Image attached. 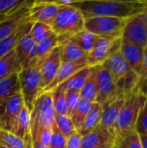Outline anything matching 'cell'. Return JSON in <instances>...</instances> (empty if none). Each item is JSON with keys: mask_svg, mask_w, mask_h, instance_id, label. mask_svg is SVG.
<instances>
[{"mask_svg": "<svg viewBox=\"0 0 147 148\" xmlns=\"http://www.w3.org/2000/svg\"><path fill=\"white\" fill-rule=\"evenodd\" d=\"M61 60L62 62H75L87 64L88 54L84 52L79 46L71 41H65L61 44Z\"/></svg>", "mask_w": 147, "mask_h": 148, "instance_id": "21", "label": "cell"}, {"mask_svg": "<svg viewBox=\"0 0 147 148\" xmlns=\"http://www.w3.org/2000/svg\"><path fill=\"white\" fill-rule=\"evenodd\" d=\"M51 32L52 30L49 25L36 22V23H32L29 34L32 37V39L37 43L40 41H42L43 38L48 36Z\"/></svg>", "mask_w": 147, "mask_h": 148, "instance_id": "35", "label": "cell"}, {"mask_svg": "<svg viewBox=\"0 0 147 148\" xmlns=\"http://www.w3.org/2000/svg\"><path fill=\"white\" fill-rule=\"evenodd\" d=\"M31 148H49V147H47V146H44L43 144H42V143H40L39 141H34L33 143H32V147Z\"/></svg>", "mask_w": 147, "mask_h": 148, "instance_id": "44", "label": "cell"}, {"mask_svg": "<svg viewBox=\"0 0 147 148\" xmlns=\"http://www.w3.org/2000/svg\"><path fill=\"white\" fill-rule=\"evenodd\" d=\"M145 13H146V17H147V1H146V9H145V11H144Z\"/></svg>", "mask_w": 147, "mask_h": 148, "instance_id": "46", "label": "cell"}, {"mask_svg": "<svg viewBox=\"0 0 147 148\" xmlns=\"http://www.w3.org/2000/svg\"><path fill=\"white\" fill-rule=\"evenodd\" d=\"M146 1L141 0H74L70 6L78 9L84 18L110 16L129 19L143 13Z\"/></svg>", "mask_w": 147, "mask_h": 148, "instance_id": "1", "label": "cell"}, {"mask_svg": "<svg viewBox=\"0 0 147 148\" xmlns=\"http://www.w3.org/2000/svg\"><path fill=\"white\" fill-rule=\"evenodd\" d=\"M60 45L59 37L52 31L48 36L36 43V61L37 63L43 60L54 49Z\"/></svg>", "mask_w": 147, "mask_h": 148, "instance_id": "28", "label": "cell"}, {"mask_svg": "<svg viewBox=\"0 0 147 148\" xmlns=\"http://www.w3.org/2000/svg\"><path fill=\"white\" fill-rule=\"evenodd\" d=\"M121 39L143 49L147 46V17L145 12L126 20Z\"/></svg>", "mask_w": 147, "mask_h": 148, "instance_id": "9", "label": "cell"}, {"mask_svg": "<svg viewBox=\"0 0 147 148\" xmlns=\"http://www.w3.org/2000/svg\"><path fill=\"white\" fill-rule=\"evenodd\" d=\"M0 127H2V124H1V121H0ZM3 128V127H2Z\"/></svg>", "mask_w": 147, "mask_h": 148, "instance_id": "48", "label": "cell"}, {"mask_svg": "<svg viewBox=\"0 0 147 148\" xmlns=\"http://www.w3.org/2000/svg\"><path fill=\"white\" fill-rule=\"evenodd\" d=\"M136 133L139 135H147V98L137 119Z\"/></svg>", "mask_w": 147, "mask_h": 148, "instance_id": "37", "label": "cell"}, {"mask_svg": "<svg viewBox=\"0 0 147 148\" xmlns=\"http://www.w3.org/2000/svg\"><path fill=\"white\" fill-rule=\"evenodd\" d=\"M19 73H14L0 81V114L8 100L19 91Z\"/></svg>", "mask_w": 147, "mask_h": 148, "instance_id": "24", "label": "cell"}, {"mask_svg": "<svg viewBox=\"0 0 147 148\" xmlns=\"http://www.w3.org/2000/svg\"><path fill=\"white\" fill-rule=\"evenodd\" d=\"M52 93L53 105L55 114L68 115V107L66 101V92L61 89H55Z\"/></svg>", "mask_w": 147, "mask_h": 148, "instance_id": "34", "label": "cell"}, {"mask_svg": "<svg viewBox=\"0 0 147 148\" xmlns=\"http://www.w3.org/2000/svg\"><path fill=\"white\" fill-rule=\"evenodd\" d=\"M29 33L22 37L15 49L22 69L37 63L36 42L32 39Z\"/></svg>", "mask_w": 147, "mask_h": 148, "instance_id": "15", "label": "cell"}, {"mask_svg": "<svg viewBox=\"0 0 147 148\" xmlns=\"http://www.w3.org/2000/svg\"><path fill=\"white\" fill-rule=\"evenodd\" d=\"M55 115L52 93H42L37 97L31 112V143L36 140L42 130L53 127Z\"/></svg>", "mask_w": 147, "mask_h": 148, "instance_id": "5", "label": "cell"}, {"mask_svg": "<svg viewBox=\"0 0 147 148\" xmlns=\"http://www.w3.org/2000/svg\"><path fill=\"white\" fill-rule=\"evenodd\" d=\"M125 95H119L102 105V113L100 125L108 130L113 131L114 125L126 101ZM114 132V131H113Z\"/></svg>", "mask_w": 147, "mask_h": 148, "instance_id": "16", "label": "cell"}, {"mask_svg": "<svg viewBox=\"0 0 147 148\" xmlns=\"http://www.w3.org/2000/svg\"><path fill=\"white\" fill-rule=\"evenodd\" d=\"M49 26L59 37L61 45L69 37L85 29V18L78 9L73 6H64Z\"/></svg>", "mask_w": 147, "mask_h": 148, "instance_id": "4", "label": "cell"}, {"mask_svg": "<svg viewBox=\"0 0 147 148\" xmlns=\"http://www.w3.org/2000/svg\"><path fill=\"white\" fill-rule=\"evenodd\" d=\"M31 25L32 23L27 21L23 23L12 35L0 41V58L3 57L4 56H6L10 51L16 49L22 37L29 32Z\"/></svg>", "mask_w": 147, "mask_h": 148, "instance_id": "22", "label": "cell"}, {"mask_svg": "<svg viewBox=\"0 0 147 148\" xmlns=\"http://www.w3.org/2000/svg\"><path fill=\"white\" fill-rule=\"evenodd\" d=\"M29 3L17 12L9 16L5 20L0 23V41L12 35L23 23L28 21V6Z\"/></svg>", "mask_w": 147, "mask_h": 148, "instance_id": "17", "label": "cell"}, {"mask_svg": "<svg viewBox=\"0 0 147 148\" xmlns=\"http://www.w3.org/2000/svg\"><path fill=\"white\" fill-rule=\"evenodd\" d=\"M121 37H102L99 36L93 49L87 56V63L89 67L101 65L112 55L120 51Z\"/></svg>", "mask_w": 147, "mask_h": 148, "instance_id": "8", "label": "cell"}, {"mask_svg": "<svg viewBox=\"0 0 147 148\" xmlns=\"http://www.w3.org/2000/svg\"><path fill=\"white\" fill-rule=\"evenodd\" d=\"M13 133L24 140L28 148H31V113L25 106L18 114Z\"/></svg>", "mask_w": 147, "mask_h": 148, "instance_id": "18", "label": "cell"}, {"mask_svg": "<svg viewBox=\"0 0 147 148\" xmlns=\"http://www.w3.org/2000/svg\"><path fill=\"white\" fill-rule=\"evenodd\" d=\"M0 148H9V147H7L3 146V145H2V144H0Z\"/></svg>", "mask_w": 147, "mask_h": 148, "instance_id": "47", "label": "cell"}, {"mask_svg": "<svg viewBox=\"0 0 147 148\" xmlns=\"http://www.w3.org/2000/svg\"><path fill=\"white\" fill-rule=\"evenodd\" d=\"M23 107L24 103L22 95L20 91H17L8 100L0 114L2 127L13 133L16 119Z\"/></svg>", "mask_w": 147, "mask_h": 148, "instance_id": "14", "label": "cell"}, {"mask_svg": "<svg viewBox=\"0 0 147 148\" xmlns=\"http://www.w3.org/2000/svg\"><path fill=\"white\" fill-rule=\"evenodd\" d=\"M146 98V96L135 91L126 97L125 103L113 127L115 140L136 132L137 119Z\"/></svg>", "mask_w": 147, "mask_h": 148, "instance_id": "3", "label": "cell"}, {"mask_svg": "<svg viewBox=\"0 0 147 148\" xmlns=\"http://www.w3.org/2000/svg\"><path fill=\"white\" fill-rule=\"evenodd\" d=\"M120 51L129 67L140 75L143 62V48L122 40Z\"/></svg>", "mask_w": 147, "mask_h": 148, "instance_id": "19", "label": "cell"}, {"mask_svg": "<svg viewBox=\"0 0 147 148\" xmlns=\"http://www.w3.org/2000/svg\"><path fill=\"white\" fill-rule=\"evenodd\" d=\"M114 147L117 148H143L139 135L136 132H133L120 140H115Z\"/></svg>", "mask_w": 147, "mask_h": 148, "instance_id": "36", "label": "cell"}, {"mask_svg": "<svg viewBox=\"0 0 147 148\" xmlns=\"http://www.w3.org/2000/svg\"><path fill=\"white\" fill-rule=\"evenodd\" d=\"M19 91L22 95L24 106L30 111L33 110L35 102L41 93V73L39 64L36 63L21 69L18 74Z\"/></svg>", "mask_w": 147, "mask_h": 148, "instance_id": "6", "label": "cell"}, {"mask_svg": "<svg viewBox=\"0 0 147 148\" xmlns=\"http://www.w3.org/2000/svg\"><path fill=\"white\" fill-rule=\"evenodd\" d=\"M8 16H0V23H1L2 21L5 20Z\"/></svg>", "mask_w": 147, "mask_h": 148, "instance_id": "45", "label": "cell"}, {"mask_svg": "<svg viewBox=\"0 0 147 148\" xmlns=\"http://www.w3.org/2000/svg\"><path fill=\"white\" fill-rule=\"evenodd\" d=\"M87 66H88L87 64H83V63L62 62L55 78L53 79L51 83L41 92V94L44 93V92H53L57 87H59L61 84L65 82L75 73H76L78 70H80Z\"/></svg>", "mask_w": 147, "mask_h": 148, "instance_id": "20", "label": "cell"}, {"mask_svg": "<svg viewBox=\"0 0 147 148\" xmlns=\"http://www.w3.org/2000/svg\"><path fill=\"white\" fill-rule=\"evenodd\" d=\"M52 134H53V127L46 128V129L42 130L38 134L36 140L39 141L40 143L43 144L44 146L49 147V143H50V140H51V138H52Z\"/></svg>", "mask_w": 147, "mask_h": 148, "instance_id": "40", "label": "cell"}, {"mask_svg": "<svg viewBox=\"0 0 147 148\" xmlns=\"http://www.w3.org/2000/svg\"><path fill=\"white\" fill-rule=\"evenodd\" d=\"M93 67L87 66L76 73H75L71 77H69L65 82L61 84L56 88L63 90L65 92H78L80 93L81 89L82 88L83 85L85 84L86 81L88 80ZM55 88V89H56Z\"/></svg>", "mask_w": 147, "mask_h": 148, "instance_id": "23", "label": "cell"}, {"mask_svg": "<svg viewBox=\"0 0 147 148\" xmlns=\"http://www.w3.org/2000/svg\"><path fill=\"white\" fill-rule=\"evenodd\" d=\"M61 51L62 47L59 45L38 62L41 73V92L51 83L61 66Z\"/></svg>", "mask_w": 147, "mask_h": 148, "instance_id": "12", "label": "cell"}, {"mask_svg": "<svg viewBox=\"0 0 147 148\" xmlns=\"http://www.w3.org/2000/svg\"><path fill=\"white\" fill-rule=\"evenodd\" d=\"M81 101L80 93L78 92H66V101L68 107V115L69 117L72 116L74 112L75 111L79 102Z\"/></svg>", "mask_w": 147, "mask_h": 148, "instance_id": "38", "label": "cell"}, {"mask_svg": "<svg viewBox=\"0 0 147 148\" xmlns=\"http://www.w3.org/2000/svg\"><path fill=\"white\" fill-rule=\"evenodd\" d=\"M0 144L9 148H28L24 140L14 133L0 127Z\"/></svg>", "mask_w": 147, "mask_h": 148, "instance_id": "31", "label": "cell"}, {"mask_svg": "<svg viewBox=\"0 0 147 148\" xmlns=\"http://www.w3.org/2000/svg\"><path fill=\"white\" fill-rule=\"evenodd\" d=\"M101 113H102V107L97 102H94L93 104V107L87 115L86 119L84 120L81 126L76 130V132L82 137L88 133H90L92 130H94L95 127H97L101 123Z\"/></svg>", "mask_w": 147, "mask_h": 148, "instance_id": "25", "label": "cell"}, {"mask_svg": "<svg viewBox=\"0 0 147 148\" xmlns=\"http://www.w3.org/2000/svg\"><path fill=\"white\" fill-rule=\"evenodd\" d=\"M139 138H140L142 147L147 148V135H139Z\"/></svg>", "mask_w": 147, "mask_h": 148, "instance_id": "43", "label": "cell"}, {"mask_svg": "<svg viewBox=\"0 0 147 148\" xmlns=\"http://www.w3.org/2000/svg\"><path fill=\"white\" fill-rule=\"evenodd\" d=\"M22 67L15 49L0 58V81L14 73H19Z\"/></svg>", "mask_w": 147, "mask_h": 148, "instance_id": "26", "label": "cell"}, {"mask_svg": "<svg viewBox=\"0 0 147 148\" xmlns=\"http://www.w3.org/2000/svg\"><path fill=\"white\" fill-rule=\"evenodd\" d=\"M93 104H94L93 102L81 99L75 111L74 112V114L70 117L75 130H77L81 126V124L83 123L87 115L90 112V110L93 107Z\"/></svg>", "mask_w": 147, "mask_h": 148, "instance_id": "30", "label": "cell"}, {"mask_svg": "<svg viewBox=\"0 0 147 148\" xmlns=\"http://www.w3.org/2000/svg\"><path fill=\"white\" fill-rule=\"evenodd\" d=\"M147 79V46L143 49V62H142V69L139 75V80Z\"/></svg>", "mask_w": 147, "mask_h": 148, "instance_id": "42", "label": "cell"}, {"mask_svg": "<svg viewBox=\"0 0 147 148\" xmlns=\"http://www.w3.org/2000/svg\"><path fill=\"white\" fill-rule=\"evenodd\" d=\"M81 139L82 137L77 132H75L67 139L66 148H81Z\"/></svg>", "mask_w": 147, "mask_h": 148, "instance_id": "41", "label": "cell"}, {"mask_svg": "<svg viewBox=\"0 0 147 148\" xmlns=\"http://www.w3.org/2000/svg\"><path fill=\"white\" fill-rule=\"evenodd\" d=\"M114 143V132L99 125L90 133L82 136L81 148L113 147Z\"/></svg>", "mask_w": 147, "mask_h": 148, "instance_id": "13", "label": "cell"}, {"mask_svg": "<svg viewBox=\"0 0 147 148\" xmlns=\"http://www.w3.org/2000/svg\"><path fill=\"white\" fill-rule=\"evenodd\" d=\"M29 2L28 0H0V16H10Z\"/></svg>", "mask_w": 147, "mask_h": 148, "instance_id": "33", "label": "cell"}, {"mask_svg": "<svg viewBox=\"0 0 147 148\" xmlns=\"http://www.w3.org/2000/svg\"><path fill=\"white\" fill-rule=\"evenodd\" d=\"M97 80L98 95L95 102L102 106L113 98L123 95L118 91L111 75L102 65L97 66Z\"/></svg>", "mask_w": 147, "mask_h": 148, "instance_id": "11", "label": "cell"}, {"mask_svg": "<svg viewBox=\"0 0 147 148\" xmlns=\"http://www.w3.org/2000/svg\"><path fill=\"white\" fill-rule=\"evenodd\" d=\"M113 148H117V147H113Z\"/></svg>", "mask_w": 147, "mask_h": 148, "instance_id": "50", "label": "cell"}, {"mask_svg": "<svg viewBox=\"0 0 147 148\" xmlns=\"http://www.w3.org/2000/svg\"><path fill=\"white\" fill-rule=\"evenodd\" d=\"M98 37H99L98 36H96L84 29L83 30L80 31L79 33L69 37L68 40L75 43L84 52L88 54L93 49Z\"/></svg>", "mask_w": 147, "mask_h": 148, "instance_id": "29", "label": "cell"}, {"mask_svg": "<svg viewBox=\"0 0 147 148\" xmlns=\"http://www.w3.org/2000/svg\"><path fill=\"white\" fill-rule=\"evenodd\" d=\"M101 148H113V147H101Z\"/></svg>", "mask_w": 147, "mask_h": 148, "instance_id": "49", "label": "cell"}, {"mask_svg": "<svg viewBox=\"0 0 147 148\" xmlns=\"http://www.w3.org/2000/svg\"><path fill=\"white\" fill-rule=\"evenodd\" d=\"M101 65L111 75L120 94L127 96L133 92L139 81V75L129 67L121 51L112 55Z\"/></svg>", "mask_w": 147, "mask_h": 148, "instance_id": "2", "label": "cell"}, {"mask_svg": "<svg viewBox=\"0 0 147 148\" xmlns=\"http://www.w3.org/2000/svg\"><path fill=\"white\" fill-rule=\"evenodd\" d=\"M63 7L55 1H31L28 6L27 19L30 23L39 22L50 25Z\"/></svg>", "mask_w": 147, "mask_h": 148, "instance_id": "10", "label": "cell"}, {"mask_svg": "<svg viewBox=\"0 0 147 148\" xmlns=\"http://www.w3.org/2000/svg\"><path fill=\"white\" fill-rule=\"evenodd\" d=\"M55 125L56 126L59 132L67 139L76 132L71 118L68 115L55 114Z\"/></svg>", "mask_w": 147, "mask_h": 148, "instance_id": "32", "label": "cell"}, {"mask_svg": "<svg viewBox=\"0 0 147 148\" xmlns=\"http://www.w3.org/2000/svg\"><path fill=\"white\" fill-rule=\"evenodd\" d=\"M98 95L97 66L92 68V71L80 91V97L82 100L94 103Z\"/></svg>", "mask_w": 147, "mask_h": 148, "instance_id": "27", "label": "cell"}, {"mask_svg": "<svg viewBox=\"0 0 147 148\" xmlns=\"http://www.w3.org/2000/svg\"><path fill=\"white\" fill-rule=\"evenodd\" d=\"M67 138L64 137L57 129L56 126H53V134L49 148H66Z\"/></svg>", "mask_w": 147, "mask_h": 148, "instance_id": "39", "label": "cell"}, {"mask_svg": "<svg viewBox=\"0 0 147 148\" xmlns=\"http://www.w3.org/2000/svg\"><path fill=\"white\" fill-rule=\"evenodd\" d=\"M126 20L127 19L110 16H94L86 18L85 29L98 36L118 38L121 37Z\"/></svg>", "mask_w": 147, "mask_h": 148, "instance_id": "7", "label": "cell"}]
</instances>
